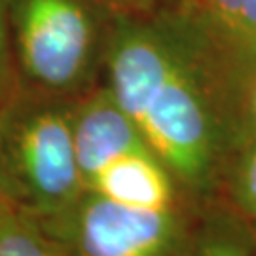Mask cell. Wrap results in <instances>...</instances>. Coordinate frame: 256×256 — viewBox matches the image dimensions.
Returning a JSON list of instances; mask_svg holds the SVG:
<instances>
[{
	"label": "cell",
	"instance_id": "cell-1",
	"mask_svg": "<svg viewBox=\"0 0 256 256\" xmlns=\"http://www.w3.org/2000/svg\"><path fill=\"white\" fill-rule=\"evenodd\" d=\"M120 16L106 44L108 90L135 120L174 180L209 188L218 160V126L210 102L214 36L202 14Z\"/></svg>",
	"mask_w": 256,
	"mask_h": 256
},
{
	"label": "cell",
	"instance_id": "cell-2",
	"mask_svg": "<svg viewBox=\"0 0 256 256\" xmlns=\"http://www.w3.org/2000/svg\"><path fill=\"white\" fill-rule=\"evenodd\" d=\"M0 171L6 200L30 218L68 209L86 190L70 106L14 95L0 108Z\"/></svg>",
	"mask_w": 256,
	"mask_h": 256
},
{
	"label": "cell",
	"instance_id": "cell-3",
	"mask_svg": "<svg viewBox=\"0 0 256 256\" xmlns=\"http://www.w3.org/2000/svg\"><path fill=\"white\" fill-rule=\"evenodd\" d=\"M34 220L63 256H188L196 236L176 205L135 209L93 190Z\"/></svg>",
	"mask_w": 256,
	"mask_h": 256
},
{
	"label": "cell",
	"instance_id": "cell-4",
	"mask_svg": "<svg viewBox=\"0 0 256 256\" xmlns=\"http://www.w3.org/2000/svg\"><path fill=\"white\" fill-rule=\"evenodd\" d=\"M10 32L30 82L68 93L88 82L97 52V25L82 0H8Z\"/></svg>",
	"mask_w": 256,
	"mask_h": 256
},
{
	"label": "cell",
	"instance_id": "cell-5",
	"mask_svg": "<svg viewBox=\"0 0 256 256\" xmlns=\"http://www.w3.org/2000/svg\"><path fill=\"white\" fill-rule=\"evenodd\" d=\"M74 152L84 186L114 158L131 152H154L135 120L120 106L108 88L70 106Z\"/></svg>",
	"mask_w": 256,
	"mask_h": 256
},
{
	"label": "cell",
	"instance_id": "cell-6",
	"mask_svg": "<svg viewBox=\"0 0 256 256\" xmlns=\"http://www.w3.org/2000/svg\"><path fill=\"white\" fill-rule=\"evenodd\" d=\"M174 176L154 152H131L101 167L86 190L135 209H167L176 205Z\"/></svg>",
	"mask_w": 256,
	"mask_h": 256
},
{
	"label": "cell",
	"instance_id": "cell-7",
	"mask_svg": "<svg viewBox=\"0 0 256 256\" xmlns=\"http://www.w3.org/2000/svg\"><path fill=\"white\" fill-rule=\"evenodd\" d=\"M0 256H63L46 232L8 200L0 205Z\"/></svg>",
	"mask_w": 256,
	"mask_h": 256
},
{
	"label": "cell",
	"instance_id": "cell-8",
	"mask_svg": "<svg viewBox=\"0 0 256 256\" xmlns=\"http://www.w3.org/2000/svg\"><path fill=\"white\" fill-rule=\"evenodd\" d=\"M188 256H252V247L239 224L218 218L194 236Z\"/></svg>",
	"mask_w": 256,
	"mask_h": 256
},
{
	"label": "cell",
	"instance_id": "cell-9",
	"mask_svg": "<svg viewBox=\"0 0 256 256\" xmlns=\"http://www.w3.org/2000/svg\"><path fill=\"white\" fill-rule=\"evenodd\" d=\"M218 48L226 50L241 68H256V0H245L236 27L220 40Z\"/></svg>",
	"mask_w": 256,
	"mask_h": 256
},
{
	"label": "cell",
	"instance_id": "cell-10",
	"mask_svg": "<svg viewBox=\"0 0 256 256\" xmlns=\"http://www.w3.org/2000/svg\"><path fill=\"white\" fill-rule=\"evenodd\" d=\"M232 200L243 214L256 220V138L245 148L232 176Z\"/></svg>",
	"mask_w": 256,
	"mask_h": 256
},
{
	"label": "cell",
	"instance_id": "cell-11",
	"mask_svg": "<svg viewBox=\"0 0 256 256\" xmlns=\"http://www.w3.org/2000/svg\"><path fill=\"white\" fill-rule=\"evenodd\" d=\"M14 97V61L8 0H0V108Z\"/></svg>",
	"mask_w": 256,
	"mask_h": 256
},
{
	"label": "cell",
	"instance_id": "cell-12",
	"mask_svg": "<svg viewBox=\"0 0 256 256\" xmlns=\"http://www.w3.org/2000/svg\"><path fill=\"white\" fill-rule=\"evenodd\" d=\"M6 200V194H4V180H2V171H0V205Z\"/></svg>",
	"mask_w": 256,
	"mask_h": 256
},
{
	"label": "cell",
	"instance_id": "cell-13",
	"mask_svg": "<svg viewBox=\"0 0 256 256\" xmlns=\"http://www.w3.org/2000/svg\"><path fill=\"white\" fill-rule=\"evenodd\" d=\"M254 112H256V93H254Z\"/></svg>",
	"mask_w": 256,
	"mask_h": 256
}]
</instances>
